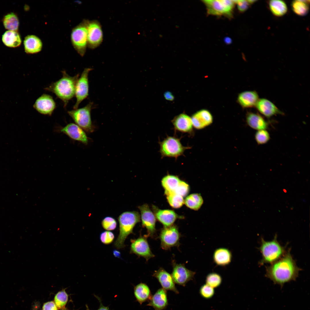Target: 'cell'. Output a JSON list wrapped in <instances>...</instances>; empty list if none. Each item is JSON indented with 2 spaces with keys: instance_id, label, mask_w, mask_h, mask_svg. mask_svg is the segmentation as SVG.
<instances>
[{
  "instance_id": "6da1fadb",
  "label": "cell",
  "mask_w": 310,
  "mask_h": 310,
  "mask_svg": "<svg viewBox=\"0 0 310 310\" xmlns=\"http://www.w3.org/2000/svg\"><path fill=\"white\" fill-rule=\"evenodd\" d=\"M301 270L289 249L280 259L266 267L265 276L282 288L285 283L295 280Z\"/></svg>"
},
{
  "instance_id": "7a4b0ae2",
  "label": "cell",
  "mask_w": 310,
  "mask_h": 310,
  "mask_svg": "<svg viewBox=\"0 0 310 310\" xmlns=\"http://www.w3.org/2000/svg\"><path fill=\"white\" fill-rule=\"evenodd\" d=\"M62 73L61 78L51 84L44 89L54 93L63 102L65 107L69 101L75 96L76 84L79 75L71 76L64 70L62 71Z\"/></svg>"
},
{
  "instance_id": "3957f363",
  "label": "cell",
  "mask_w": 310,
  "mask_h": 310,
  "mask_svg": "<svg viewBox=\"0 0 310 310\" xmlns=\"http://www.w3.org/2000/svg\"><path fill=\"white\" fill-rule=\"evenodd\" d=\"M119 232L114 243V246L117 249L123 248L125 241L128 236L133 233L134 227L140 221V216L136 211H127L121 214L118 218Z\"/></svg>"
},
{
  "instance_id": "277c9868",
  "label": "cell",
  "mask_w": 310,
  "mask_h": 310,
  "mask_svg": "<svg viewBox=\"0 0 310 310\" xmlns=\"http://www.w3.org/2000/svg\"><path fill=\"white\" fill-rule=\"evenodd\" d=\"M261 241L259 249L262 258L260 264H272L282 257L287 252L285 247L281 245L278 241L276 234L272 241H267L261 238Z\"/></svg>"
},
{
  "instance_id": "5b68a950",
  "label": "cell",
  "mask_w": 310,
  "mask_h": 310,
  "mask_svg": "<svg viewBox=\"0 0 310 310\" xmlns=\"http://www.w3.org/2000/svg\"><path fill=\"white\" fill-rule=\"evenodd\" d=\"M160 152L162 158H174L177 159L183 155L185 151L190 147L184 146L180 140L175 136H168L159 142Z\"/></svg>"
},
{
  "instance_id": "8992f818",
  "label": "cell",
  "mask_w": 310,
  "mask_h": 310,
  "mask_svg": "<svg viewBox=\"0 0 310 310\" xmlns=\"http://www.w3.org/2000/svg\"><path fill=\"white\" fill-rule=\"evenodd\" d=\"M93 106V103L90 102L84 107L67 112L76 124L83 130L89 132L93 131L91 116Z\"/></svg>"
},
{
  "instance_id": "52a82bcc",
  "label": "cell",
  "mask_w": 310,
  "mask_h": 310,
  "mask_svg": "<svg viewBox=\"0 0 310 310\" xmlns=\"http://www.w3.org/2000/svg\"><path fill=\"white\" fill-rule=\"evenodd\" d=\"M209 15L232 17L235 0H207L202 1Z\"/></svg>"
},
{
  "instance_id": "ba28073f",
  "label": "cell",
  "mask_w": 310,
  "mask_h": 310,
  "mask_svg": "<svg viewBox=\"0 0 310 310\" xmlns=\"http://www.w3.org/2000/svg\"><path fill=\"white\" fill-rule=\"evenodd\" d=\"M181 237V235L176 225L164 227L161 230L159 236L161 248L167 250L171 247H178Z\"/></svg>"
},
{
  "instance_id": "9c48e42d",
  "label": "cell",
  "mask_w": 310,
  "mask_h": 310,
  "mask_svg": "<svg viewBox=\"0 0 310 310\" xmlns=\"http://www.w3.org/2000/svg\"><path fill=\"white\" fill-rule=\"evenodd\" d=\"M92 70L90 68H86L83 71L80 77L78 79L75 86V95L76 102L73 106V109L78 108L80 104L89 95L88 75Z\"/></svg>"
},
{
  "instance_id": "30bf717a",
  "label": "cell",
  "mask_w": 310,
  "mask_h": 310,
  "mask_svg": "<svg viewBox=\"0 0 310 310\" xmlns=\"http://www.w3.org/2000/svg\"><path fill=\"white\" fill-rule=\"evenodd\" d=\"M148 237L146 235H141L137 238L130 240V253L134 254L139 257L144 258L148 261L155 257L152 252L147 240Z\"/></svg>"
},
{
  "instance_id": "8fae6325",
  "label": "cell",
  "mask_w": 310,
  "mask_h": 310,
  "mask_svg": "<svg viewBox=\"0 0 310 310\" xmlns=\"http://www.w3.org/2000/svg\"><path fill=\"white\" fill-rule=\"evenodd\" d=\"M140 211L142 225L147 230V236L152 238L156 237V219L155 216L147 204L138 207Z\"/></svg>"
},
{
  "instance_id": "7c38bea8",
  "label": "cell",
  "mask_w": 310,
  "mask_h": 310,
  "mask_svg": "<svg viewBox=\"0 0 310 310\" xmlns=\"http://www.w3.org/2000/svg\"><path fill=\"white\" fill-rule=\"evenodd\" d=\"M87 22L79 25L73 30L71 39L75 47L82 56L85 53L87 42Z\"/></svg>"
},
{
  "instance_id": "4fadbf2b",
  "label": "cell",
  "mask_w": 310,
  "mask_h": 310,
  "mask_svg": "<svg viewBox=\"0 0 310 310\" xmlns=\"http://www.w3.org/2000/svg\"><path fill=\"white\" fill-rule=\"evenodd\" d=\"M173 270L171 275L175 283L185 286L189 281L192 280L195 272L187 269L183 264L172 262Z\"/></svg>"
},
{
  "instance_id": "5bb4252c",
  "label": "cell",
  "mask_w": 310,
  "mask_h": 310,
  "mask_svg": "<svg viewBox=\"0 0 310 310\" xmlns=\"http://www.w3.org/2000/svg\"><path fill=\"white\" fill-rule=\"evenodd\" d=\"M87 42L92 49L98 46L103 40V32L101 26L97 21L87 22Z\"/></svg>"
},
{
  "instance_id": "9a60e30c",
  "label": "cell",
  "mask_w": 310,
  "mask_h": 310,
  "mask_svg": "<svg viewBox=\"0 0 310 310\" xmlns=\"http://www.w3.org/2000/svg\"><path fill=\"white\" fill-rule=\"evenodd\" d=\"M33 107L41 114L51 115L56 108V104L52 96L43 94L36 100Z\"/></svg>"
},
{
  "instance_id": "2e32d148",
  "label": "cell",
  "mask_w": 310,
  "mask_h": 310,
  "mask_svg": "<svg viewBox=\"0 0 310 310\" xmlns=\"http://www.w3.org/2000/svg\"><path fill=\"white\" fill-rule=\"evenodd\" d=\"M60 131L72 139L87 144L88 137L84 130L76 124L70 123L62 128Z\"/></svg>"
},
{
  "instance_id": "e0dca14e",
  "label": "cell",
  "mask_w": 310,
  "mask_h": 310,
  "mask_svg": "<svg viewBox=\"0 0 310 310\" xmlns=\"http://www.w3.org/2000/svg\"><path fill=\"white\" fill-rule=\"evenodd\" d=\"M152 276L157 279L162 288L166 290L172 291L176 294H179L171 274L164 268H160L154 272Z\"/></svg>"
},
{
  "instance_id": "ac0fdd59",
  "label": "cell",
  "mask_w": 310,
  "mask_h": 310,
  "mask_svg": "<svg viewBox=\"0 0 310 310\" xmlns=\"http://www.w3.org/2000/svg\"><path fill=\"white\" fill-rule=\"evenodd\" d=\"M193 127L197 129H201L211 124L213 118L208 110L203 109L193 114L191 117Z\"/></svg>"
},
{
  "instance_id": "d6986e66",
  "label": "cell",
  "mask_w": 310,
  "mask_h": 310,
  "mask_svg": "<svg viewBox=\"0 0 310 310\" xmlns=\"http://www.w3.org/2000/svg\"><path fill=\"white\" fill-rule=\"evenodd\" d=\"M172 122L175 131L189 134L193 132V127L191 118L185 114L182 113L177 116Z\"/></svg>"
},
{
  "instance_id": "ffe728a7",
  "label": "cell",
  "mask_w": 310,
  "mask_h": 310,
  "mask_svg": "<svg viewBox=\"0 0 310 310\" xmlns=\"http://www.w3.org/2000/svg\"><path fill=\"white\" fill-rule=\"evenodd\" d=\"M168 305L166 290L161 288L152 296L147 305L152 307L155 310H163L166 308Z\"/></svg>"
},
{
  "instance_id": "44dd1931",
  "label": "cell",
  "mask_w": 310,
  "mask_h": 310,
  "mask_svg": "<svg viewBox=\"0 0 310 310\" xmlns=\"http://www.w3.org/2000/svg\"><path fill=\"white\" fill-rule=\"evenodd\" d=\"M255 107L259 113L267 118L283 114L273 103L265 98L259 99Z\"/></svg>"
},
{
  "instance_id": "7402d4cb",
  "label": "cell",
  "mask_w": 310,
  "mask_h": 310,
  "mask_svg": "<svg viewBox=\"0 0 310 310\" xmlns=\"http://www.w3.org/2000/svg\"><path fill=\"white\" fill-rule=\"evenodd\" d=\"M155 216L164 227L173 224L179 216L173 211L169 210H160L153 207Z\"/></svg>"
},
{
  "instance_id": "603a6c76",
  "label": "cell",
  "mask_w": 310,
  "mask_h": 310,
  "mask_svg": "<svg viewBox=\"0 0 310 310\" xmlns=\"http://www.w3.org/2000/svg\"><path fill=\"white\" fill-rule=\"evenodd\" d=\"M258 95L255 91H247L240 93L237 98V101L243 108H249L255 106L259 99Z\"/></svg>"
},
{
  "instance_id": "cb8c5ba5",
  "label": "cell",
  "mask_w": 310,
  "mask_h": 310,
  "mask_svg": "<svg viewBox=\"0 0 310 310\" xmlns=\"http://www.w3.org/2000/svg\"><path fill=\"white\" fill-rule=\"evenodd\" d=\"M247 123L252 128L257 130H266L268 123L259 114L252 112L248 113L246 117Z\"/></svg>"
},
{
  "instance_id": "d4e9b609",
  "label": "cell",
  "mask_w": 310,
  "mask_h": 310,
  "mask_svg": "<svg viewBox=\"0 0 310 310\" xmlns=\"http://www.w3.org/2000/svg\"><path fill=\"white\" fill-rule=\"evenodd\" d=\"M232 254L228 249L219 248L216 249L213 255L214 262L217 265L224 266L229 264L232 259Z\"/></svg>"
},
{
  "instance_id": "484cf974",
  "label": "cell",
  "mask_w": 310,
  "mask_h": 310,
  "mask_svg": "<svg viewBox=\"0 0 310 310\" xmlns=\"http://www.w3.org/2000/svg\"><path fill=\"white\" fill-rule=\"evenodd\" d=\"M134 294L136 301L140 305L149 301L152 296L148 286L143 283H140L134 287Z\"/></svg>"
},
{
  "instance_id": "4316f807",
  "label": "cell",
  "mask_w": 310,
  "mask_h": 310,
  "mask_svg": "<svg viewBox=\"0 0 310 310\" xmlns=\"http://www.w3.org/2000/svg\"><path fill=\"white\" fill-rule=\"evenodd\" d=\"M25 52L28 53L33 54L40 51L42 47L40 40L34 35H28L25 38L24 42Z\"/></svg>"
},
{
  "instance_id": "83f0119b",
  "label": "cell",
  "mask_w": 310,
  "mask_h": 310,
  "mask_svg": "<svg viewBox=\"0 0 310 310\" xmlns=\"http://www.w3.org/2000/svg\"><path fill=\"white\" fill-rule=\"evenodd\" d=\"M2 39L4 44L9 47H18L22 42L20 35L17 31H7L3 34Z\"/></svg>"
},
{
  "instance_id": "f1b7e54d",
  "label": "cell",
  "mask_w": 310,
  "mask_h": 310,
  "mask_svg": "<svg viewBox=\"0 0 310 310\" xmlns=\"http://www.w3.org/2000/svg\"><path fill=\"white\" fill-rule=\"evenodd\" d=\"M181 180L177 176L167 175L164 177L161 180L162 185L166 195L174 193Z\"/></svg>"
},
{
  "instance_id": "f546056e",
  "label": "cell",
  "mask_w": 310,
  "mask_h": 310,
  "mask_svg": "<svg viewBox=\"0 0 310 310\" xmlns=\"http://www.w3.org/2000/svg\"><path fill=\"white\" fill-rule=\"evenodd\" d=\"M270 9L272 13L277 17L284 15L287 11L288 8L285 2L280 0H272L268 2Z\"/></svg>"
},
{
  "instance_id": "4dcf8cb0",
  "label": "cell",
  "mask_w": 310,
  "mask_h": 310,
  "mask_svg": "<svg viewBox=\"0 0 310 310\" xmlns=\"http://www.w3.org/2000/svg\"><path fill=\"white\" fill-rule=\"evenodd\" d=\"M3 25L5 29L8 30L17 31L19 26V21L17 16L13 13H8L3 18Z\"/></svg>"
},
{
  "instance_id": "1f68e13d",
  "label": "cell",
  "mask_w": 310,
  "mask_h": 310,
  "mask_svg": "<svg viewBox=\"0 0 310 310\" xmlns=\"http://www.w3.org/2000/svg\"><path fill=\"white\" fill-rule=\"evenodd\" d=\"M203 202L202 197L198 193H193L189 195L184 201V203L187 207L195 210L200 208Z\"/></svg>"
},
{
  "instance_id": "d6a6232c",
  "label": "cell",
  "mask_w": 310,
  "mask_h": 310,
  "mask_svg": "<svg viewBox=\"0 0 310 310\" xmlns=\"http://www.w3.org/2000/svg\"><path fill=\"white\" fill-rule=\"evenodd\" d=\"M309 1L294 0L291 3V7L293 11L297 15L303 16L307 14L309 7L308 3Z\"/></svg>"
},
{
  "instance_id": "836d02e7",
  "label": "cell",
  "mask_w": 310,
  "mask_h": 310,
  "mask_svg": "<svg viewBox=\"0 0 310 310\" xmlns=\"http://www.w3.org/2000/svg\"><path fill=\"white\" fill-rule=\"evenodd\" d=\"M222 278L219 274L212 272L208 274L206 278V284L213 288H217L221 284Z\"/></svg>"
},
{
  "instance_id": "e575fe53",
  "label": "cell",
  "mask_w": 310,
  "mask_h": 310,
  "mask_svg": "<svg viewBox=\"0 0 310 310\" xmlns=\"http://www.w3.org/2000/svg\"><path fill=\"white\" fill-rule=\"evenodd\" d=\"M168 201L173 208H178L181 207L184 203L183 197L175 193L166 195Z\"/></svg>"
},
{
  "instance_id": "d590c367",
  "label": "cell",
  "mask_w": 310,
  "mask_h": 310,
  "mask_svg": "<svg viewBox=\"0 0 310 310\" xmlns=\"http://www.w3.org/2000/svg\"><path fill=\"white\" fill-rule=\"evenodd\" d=\"M68 295L65 290L59 292L55 296L54 303L59 309H64L68 300Z\"/></svg>"
},
{
  "instance_id": "8d00e7d4",
  "label": "cell",
  "mask_w": 310,
  "mask_h": 310,
  "mask_svg": "<svg viewBox=\"0 0 310 310\" xmlns=\"http://www.w3.org/2000/svg\"><path fill=\"white\" fill-rule=\"evenodd\" d=\"M255 139L259 145H262L268 142L270 139L269 132L265 129L257 130L255 135Z\"/></svg>"
},
{
  "instance_id": "74e56055",
  "label": "cell",
  "mask_w": 310,
  "mask_h": 310,
  "mask_svg": "<svg viewBox=\"0 0 310 310\" xmlns=\"http://www.w3.org/2000/svg\"><path fill=\"white\" fill-rule=\"evenodd\" d=\"M199 292L200 295L203 298L209 299L212 298L214 296L215 290L214 288L205 284L201 286Z\"/></svg>"
},
{
  "instance_id": "f35d334b",
  "label": "cell",
  "mask_w": 310,
  "mask_h": 310,
  "mask_svg": "<svg viewBox=\"0 0 310 310\" xmlns=\"http://www.w3.org/2000/svg\"><path fill=\"white\" fill-rule=\"evenodd\" d=\"M101 224L103 228L108 231L115 230L117 226L115 220L113 218L109 216L104 218L102 221Z\"/></svg>"
},
{
  "instance_id": "ab89813d",
  "label": "cell",
  "mask_w": 310,
  "mask_h": 310,
  "mask_svg": "<svg viewBox=\"0 0 310 310\" xmlns=\"http://www.w3.org/2000/svg\"><path fill=\"white\" fill-rule=\"evenodd\" d=\"M189 190V185L185 182L181 180L174 193L183 197L187 195Z\"/></svg>"
},
{
  "instance_id": "60d3db41",
  "label": "cell",
  "mask_w": 310,
  "mask_h": 310,
  "mask_svg": "<svg viewBox=\"0 0 310 310\" xmlns=\"http://www.w3.org/2000/svg\"><path fill=\"white\" fill-rule=\"evenodd\" d=\"M100 238L102 243L108 245L112 242L114 239L115 236L112 232L109 231H105L100 234Z\"/></svg>"
},
{
  "instance_id": "b9f144b4",
  "label": "cell",
  "mask_w": 310,
  "mask_h": 310,
  "mask_svg": "<svg viewBox=\"0 0 310 310\" xmlns=\"http://www.w3.org/2000/svg\"><path fill=\"white\" fill-rule=\"evenodd\" d=\"M236 4L239 11L243 12L247 10L251 4L249 0H235Z\"/></svg>"
},
{
  "instance_id": "7bdbcfd3",
  "label": "cell",
  "mask_w": 310,
  "mask_h": 310,
  "mask_svg": "<svg viewBox=\"0 0 310 310\" xmlns=\"http://www.w3.org/2000/svg\"><path fill=\"white\" fill-rule=\"evenodd\" d=\"M42 310H58L55 303L53 301L44 303L43 306Z\"/></svg>"
},
{
  "instance_id": "ee69618b",
  "label": "cell",
  "mask_w": 310,
  "mask_h": 310,
  "mask_svg": "<svg viewBox=\"0 0 310 310\" xmlns=\"http://www.w3.org/2000/svg\"><path fill=\"white\" fill-rule=\"evenodd\" d=\"M164 96L165 99L168 100L172 101L174 98V96L172 93L168 91L165 92Z\"/></svg>"
},
{
  "instance_id": "f6af8a7d",
  "label": "cell",
  "mask_w": 310,
  "mask_h": 310,
  "mask_svg": "<svg viewBox=\"0 0 310 310\" xmlns=\"http://www.w3.org/2000/svg\"><path fill=\"white\" fill-rule=\"evenodd\" d=\"M95 296L98 300L100 303L99 307L97 310H110L108 307L105 306L102 304L100 298L97 296L95 295Z\"/></svg>"
},
{
  "instance_id": "bcb514c9",
  "label": "cell",
  "mask_w": 310,
  "mask_h": 310,
  "mask_svg": "<svg viewBox=\"0 0 310 310\" xmlns=\"http://www.w3.org/2000/svg\"><path fill=\"white\" fill-rule=\"evenodd\" d=\"M113 254L115 257H119L120 256V252L117 251H113Z\"/></svg>"
},
{
  "instance_id": "7dc6e473",
  "label": "cell",
  "mask_w": 310,
  "mask_h": 310,
  "mask_svg": "<svg viewBox=\"0 0 310 310\" xmlns=\"http://www.w3.org/2000/svg\"><path fill=\"white\" fill-rule=\"evenodd\" d=\"M283 191L285 193H286L287 192L286 190L285 189H283Z\"/></svg>"
},
{
  "instance_id": "c3c4849f",
  "label": "cell",
  "mask_w": 310,
  "mask_h": 310,
  "mask_svg": "<svg viewBox=\"0 0 310 310\" xmlns=\"http://www.w3.org/2000/svg\"><path fill=\"white\" fill-rule=\"evenodd\" d=\"M61 310H68L67 309H65L64 308V309H62Z\"/></svg>"
}]
</instances>
